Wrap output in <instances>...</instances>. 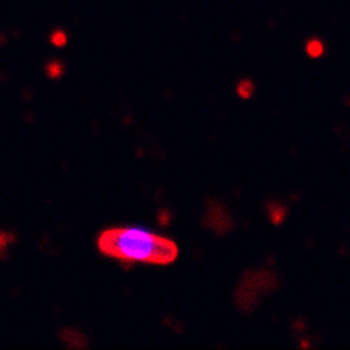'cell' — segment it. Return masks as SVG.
<instances>
[{"label":"cell","instance_id":"obj_6","mask_svg":"<svg viewBox=\"0 0 350 350\" xmlns=\"http://www.w3.org/2000/svg\"><path fill=\"white\" fill-rule=\"evenodd\" d=\"M68 40V36L64 32V30H55V32L51 33V44L53 46H56V48H64L65 44H67Z\"/></svg>","mask_w":350,"mask_h":350},{"label":"cell","instance_id":"obj_3","mask_svg":"<svg viewBox=\"0 0 350 350\" xmlns=\"http://www.w3.org/2000/svg\"><path fill=\"white\" fill-rule=\"evenodd\" d=\"M237 93H239L242 98H251L252 93H254V84H252V81L249 79L240 81L239 86H237Z\"/></svg>","mask_w":350,"mask_h":350},{"label":"cell","instance_id":"obj_2","mask_svg":"<svg viewBox=\"0 0 350 350\" xmlns=\"http://www.w3.org/2000/svg\"><path fill=\"white\" fill-rule=\"evenodd\" d=\"M324 53V42L321 39H310L306 42V55L310 58H319Z\"/></svg>","mask_w":350,"mask_h":350},{"label":"cell","instance_id":"obj_4","mask_svg":"<svg viewBox=\"0 0 350 350\" xmlns=\"http://www.w3.org/2000/svg\"><path fill=\"white\" fill-rule=\"evenodd\" d=\"M268 208H270V219L273 221L275 224H280L284 221V215H286V207H282V205H268Z\"/></svg>","mask_w":350,"mask_h":350},{"label":"cell","instance_id":"obj_5","mask_svg":"<svg viewBox=\"0 0 350 350\" xmlns=\"http://www.w3.org/2000/svg\"><path fill=\"white\" fill-rule=\"evenodd\" d=\"M46 72H48V76L53 77V79H56V77H60L62 74H64V65L60 64V62H49L48 65H46Z\"/></svg>","mask_w":350,"mask_h":350},{"label":"cell","instance_id":"obj_1","mask_svg":"<svg viewBox=\"0 0 350 350\" xmlns=\"http://www.w3.org/2000/svg\"><path fill=\"white\" fill-rule=\"evenodd\" d=\"M100 251L124 262H149L170 265L179 256V247L142 228H111L98 239Z\"/></svg>","mask_w":350,"mask_h":350},{"label":"cell","instance_id":"obj_7","mask_svg":"<svg viewBox=\"0 0 350 350\" xmlns=\"http://www.w3.org/2000/svg\"><path fill=\"white\" fill-rule=\"evenodd\" d=\"M14 242V235H11V233H5V231H0V252L4 254L5 251H8L9 243Z\"/></svg>","mask_w":350,"mask_h":350}]
</instances>
